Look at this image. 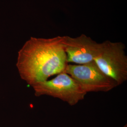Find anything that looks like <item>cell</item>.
<instances>
[{"label":"cell","mask_w":127,"mask_h":127,"mask_svg":"<svg viewBox=\"0 0 127 127\" xmlns=\"http://www.w3.org/2000/svg\"><path fill=\"white\" fill-rule=\"evenodd\" d=\"M54 78L32 86L36 96L46 95L59 98L71 106L83 100L86 92L73 78L65 72Z\"/></svg>","instance_id":"3957f363"},{"label":"cell","mask_w":127,"mask_h":127,"mask_svg":"<svg viewBox=\"0 0 127 127\" xmlns=\"http://www.w3.org/2000/svg\"><path fill=\"white\" fill-rule=\"evenodd\" d=\"M63 44L67 63L75 64H83L94 61L100 44L84 34L75 38L64 36Z\"/></svg>","instance_id":"5b68a950"},{"label":"cell","mask_w":127,"mask_h":127,"mask_svg":"<svg viewBox=\"0 0 127 127\" xmlns=\"http://www.w3.org/2000/svg\"><path fill=\"white\" fill-rule=\"evenodd\" d=\"M121 42L105 41L100 44L94 61L101 70L122 85L127 80V56Z\"/></svg>","instance_id":"7a4b0ae2"},{"label":"cell","mask_w":127,"mask_h":127,"mask_svg":"<svg viewBox=\"0 0 127 127\" xmlns=\"http://www.w3.org/2000/svg\"><path fill=\"white\" fill-rule=\"evenodd\" d=\"M123 127H127V124H126L125 125H124V126H123Z\"/></svg>","instance_id":"8992f818"},{"label":"cell","mask_w":127,"mask_h":127,"mask_svg":"<svg viewBox=\"0 0 127 127\" xmlns=\"http://www.w3.org/2000/svg\"><path fill=\"white\" fill-rule=\"evenodd\" d=\"M64 72L73 78L87 93L107 92L119 86L101 70L94 61L83 64H68Z\"/></svg>","instance_id":"277c9868"},{"label":"cell","mask_w":127,"mask_h":127,"mask_svg":"<svg viewBox=\"0 0 127 127\" xmlns=\"http://www.w3.org/2000/svg\"><path fill=\"white\" fill-rule=\"evenodd\" d=\"M67 64L63 36L31 37L18 51L16 66L21 79L32 86L64 72Z\"/></svg>","instance_id":"6da1fadb"}]
</instances>
